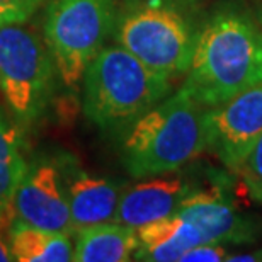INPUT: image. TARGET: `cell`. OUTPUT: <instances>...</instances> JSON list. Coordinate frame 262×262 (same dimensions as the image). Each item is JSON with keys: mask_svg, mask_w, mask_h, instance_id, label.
<instances>
[{"mask_svg": "<svg viewBox=\"0 0 262 262\" xmlns=\"http://www.w3.org/2000/svg\"><path fill=\"white\" fill-rule=\"evenodd\" d=\"M262 83V28L247 10L214 12L201 31L182 91L204 107H216Z\"/></svg>", "mask_w": 262, "mask_h": 262, "instance_id": "obj_1", "label": "cell"}, {"mask_svg": "<svg viewBox=\"0 0 262 262\" xmlns=\"http://www.w3.org/2000/svg\"><path fill=\"white\" fill-rule=\"evenodd\" d=\"M206 107L179 89L126 128L123 165L135 179L177 172L208 150Z\"/></svg>", "mask_w": 262, "mask_h": 262, "instance_id": "obj_2", "label": "cell"}, {"mask_svg": "<svg viewBox=\"0 0 262 262\" xmlns=\"http://www.w3.org/2000/svg\"><path fill=\"white\" fill-rule=\"evenodd\" d=\"M83 113L104 131L126 129L169 96L170 78L154 72L124 50L104 46L82 77Z\"/></svg>", "mask_w": 262, "mask_h": 262, "instance_id": "obj_3", "label": "cell"}, {"mask_svg": "<svg viewBox=\"0 0 262 262\" xmlns=\"http://www.w3.org/2000/svg\"><path fill=\"white\" fill-rule=\"evenodd\" d=\"M176 0H129L118 12L113 38L154 72L172 78L191 65L198 33Z\"/></svg>", "mask_w": 262, "mask_h": 262, "instance_id": "obj_4", "label": "cell"}, {"mask_svg": "<svg viewBox=\"0 0 262 262\" xmlns=\"http://www.w3.org/2000/svg\"><path fill=\"white\" fill-rule=\"evenodd\" d=\"M116 17V0H50L45 43L67 87L78 85L87 65L113 36Z\"/></svg>", "mask_w": 262, "mask_h": 262, "instance_id": "obj_5", "label": "cell"}, {"mask_svg": "<svg viewBox=\"0 0 262 262\" xmlns=\"http://www.w3.org/2000/svg\"><path fill=\"white\" fill-rule=\"evenodd\" d=\"M53 56L33 29L0 26V89L23 121L43 113L53 82Z\"/></svg>", "mask_w": 262, "mask_h": 262, "instance_id": "obj_6", "label": "cell"}, {"mask_svg": "<svg viewBox=\"0 0 262 262\" xmlns=\"http://www.w3.org/2000/svg\"><path fill=\"white\" fill-rule=\"evenodd\" d=\"M208 150L232 172H240L245 159L262 136V83L216 107H206Z\"/></svg>", "mask_w": 262, "mask_h": 262, "instance_id": "obj_7", "label": "cell"}, {"mask_svg": "<svg viewBox=\"0 0 262 262\" xmlns=\"http://www.w3.org/2000/svg\"><path fill=\"white\" fill-rule=\"evenodd\" d=\"M176 213L194 225L203 242L222 245L254 244L260 233L259 223L240 211L220 187L208 191L194 189Z\"/></svg>", "mask_w": 262, "mask_h": 262, "instance_id": "obj_8", "label": "cell"}, {"mask_svg": "<svg viewBox=\"0 0 262 262\" xmlns=\"http://www.w3.org/2000/svg\"><path fill=\"white\" fill-rule=\"evenodd\" d=\"M14 206L20 222L73 235L70 206L60 167L55 162H38L29 167L15 194Z\"/></svg>", "mask_w": 262, "mask_h": 262, "instance_id": "obj_9", "label": "cell"}, {"mask_svg": "<svg viewBox=\"0 0 262 262\" xmlns=\"http://www.w3.org/2000/svg\"><path fill=\"white\" fill-rule=\"evenodd\" d=\"M72 214L73 233L92 225L113 222L121 196V186L114 181L92 176L72 157L56 160Z\"/></svg>", "mask_w": 262, "mask_h": 262, "instance_id": "obj_10", "label": "cell"}, {"mask_svg": "<svg viewBox=\"0 0 262 262\" xmlns=\"http://www.w3.org/2000/svg\"><path fill=\"white\" fill-rule=\"evenodd\" d=\"M196 187L184 177H146L119 196L113 222L138 230L151 222L170 216Z\"/></svg>", "mask_w": 262, "mask_h": 262, "instance_id": "obj_11", "label": "cell"}, {"mask_svg": "<svg viewBox=\"0 0 262 262\" xmlns=\"http://www.w3.org/2000/svg\"><path fill=\"white\" fill-rule=\"evenodd\" d=\"M136 233L138 249L133 259L146 262H179L191 247L203 242L199 230L177 213L140 227Z\"/></svg>", "mask_w": 262, "mask_h": 262, "instance_id": "obj_12", "label": "cell"}, {"mask_svg": "<svg viewBox=\"0 0 262 262\" xmlns=\"http://www.w3.org/2000/svg\"><path fill=\"white\" fill-rule=\"evenodd\" d=\"M73 260L77 262H124L138 249L135 228L118 222H104L77 232Z\"/></svg>", "mask_w": 262, "mask_h": 262, "instance_id": "obj_13", "label": "cell"}, {"mask_svg": "<svg viewBox=\"0 0 262 262\" xmlns=\"http://www.w3.org/2000/svg\"><path fill=\"white\" fill-rule=\"evenodd\" d=\"M19 129L0 111V232H9L15 216V194L29 165Z\"/></svg>", "mask_w": 262, "mask_h": 262, "instance_id": "obj_14", "label": "cell"}, {"mask_svg": "<svg viewBox=\"0 0 262 262\" xmlns=\"http://www.w3.org/2000/svg\"><path fill=\"white\" fill-rule=\"evenodd\" d=\"M9 247L19 262H67L73 260L70 235L28 225L15 218L9 228Z\"/></svg>", "mask_w": 262, "mask_h": 262, "instance_id": "obj_15", "label": "cell"}, {"mask_svg": "<svg viewBox=\"0 0 262 262\" xmlns=\"http://www.w3.org/2000/svg\"><path fill=\"white\" fill-rule=\"evenodd\" d=\"M238 174L244 176L247 187H260L262 189V136L254 145L252 151L244 162V167Z\"/></svg>", "mask_w": 262, "mask_h": 262, "instance_id": "obj_16", "label": "cell"}, {"mask_svg": "<svg viewBox=\"0 0 262 262\" xmlns=\"http://www.w3.org/2000/svg\"><path fill=\"white\" fill-rule=\"evenodd\" d=\"M228 255L227 249L222 244L201 242L191 247L182 255L179 262H220Z\"/></svg>", "mask_w": 262, "mask_h": 262, "instance_id": "obj_17", "label": "cell"}, {"mask_svg": "<svg viewBox=\"0 0 262 262\" xmlns=\"http://www.w3.org/2000/svg\"><path fill=\"white\" fill-rule=\"evenodd\" d=\"M31 15H33V14L26 12V10H23V9L9 7V5H0V26L26 23Z\"/></svg>", "mask_w": 262, "mask_h": 262, "instance_id": "obj_18", "label": "cell"}, {"mask_svg": "<svg viewBox=\"0 0 262 262\" xmlns=\"http://www.w3.org/2000/svg\"><path fill=\"white\" fill-rule=\"evenodd\" d=\"M43 0H0V5H9V7L23 9L26 12L34 14V10L39 7Z\"/></svg>", "mask_w": 262, "mask_h": 262, "instance_id": "obj_19", "label": "cell"}, {"mask_svg": "<svg viewBox=\"0 0 262 262\" xmlns=\"http://www.w3.org/2000/svg\"><path fill=\"white\" fill-rule=\"evenodd\" d=\"M228 262H262V249L250 250V252H242V254H230L225 257Z\"/></svg>", "mask_w": 262, "mask_h": 262, "instance_id": "obj_20", "label": "cell"}, {"mask_svg": "<svg viewBox=\"0 0 262 262\" xmlns=\"http://www.w3.org/2000/svg\"><path fill=\"white\" fill-rule=\"evenodd\" d=\"M9 260H14V255L10 252L9 244L2 237V232H0V262H9Z\"/></svg>", "mask_w": 262, "mask_h": 262, "instance_id": "obj_21", "label": "cell"}, {"mask_svg": "<svg viewBox=\"0 0 262 262\" xmlns=\"http://www.w3.org/2000/svg\"><path fill=\"white\" fill-rule=\"evenodd\" d=\"M247 189H249L250 198H252L254 201H257V203L262 204V189H260V187H247Z\"/></svg>", "mask_w": 262, "mask_h": 262, "instance_id": "obj_22", "label": "cell"}, {"mask_svg": "<svg viewBox=\"0 0 262 262\" xmlns=\"http://www.w3.org/2000/svg\"><path fill=\"white\" fill-rule=\"evenodd\" d=\"M257 20H259L260 28H262V2H260V5H259V9H257Z\"/></svg>", "mask_w": 262, "mask_h": 262, "instance_id": "obj_23", "label": "cell"}, {"mask_svg": "<svg viewBox=\"0 0 262 262\" xmlns=\"http://www.w3.org/2000/svg\"><path fill=\"white\" fill-rule=\"evenodd\" d=\"M176 2H182V0H176Z\"/></svg>", "mask_w": 262, "mask_h": 262, "instance_id": "obj_24", "label": "cell"}]
</instances>
